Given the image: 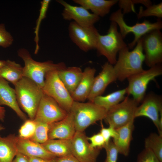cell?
Listing matches in <instances>:
<instances>
[{"label": "cell", "instance_id": "cell-1", "mask_svg": "<svg viewBox=\"0 0 162 162\" xmlns=\"http://www.w3.org/2000/svg\"><path fill=\"white\" fill-rule=\"evenodd\" d=\"M129 49L127 46L118 52V58L113 66L117 79L120 81L144 70L142 64L145 61V56L141 39L133 50L130 51Z\"/></svg>", "mask_w": 162, "mask_h": 162}, {"label": "cell", "instance_id": "cell-2", "mask_svg": "<svg viewBox=\"0 0 162 162\" xmlns=\"http://www.w3.org/2000/svg\"><path fill=\"white\" fill-rule=\"evenodd\" d=\"M14 86L20 107L27 114L30 119L34 120L44 94L42 88L33 81L25 77Z\"/></svg>", "mask_w": 162, "mask_h": 162}, {"label": "cell", "instance_id": "cell-3", "mask_svg": "<svg viewBox=\"0 0 162 162\" xmlns=\"http://www.w3.org/2000/svg\"><path fill=\"white\" fill-rule=\"evenodd\" d=\"M18 56L24 61L23 77L31 80L42 88L46 74L53 70H59L67 67L63 62L54 63L51 61L43 62H37L32 57L28 51L26 49L21 48L17 51Z\"/></svg>", "mask_w": 162, "mask_h": 162}, {"label": "cell", "instance_id": "cell-4", "mask_svg": "<svg viewBox=\"0 0 162 162\" xmlns=\"http://www.w3.org/2000/svg\"><path fill=\"white\" fill-rule=\"evenodd\" d=\"M107 111L93 102L74 101L70 112L72 113L76 131L83 132L97 122L104 119Z\"/></svg>", "mask_w": 162, "mask_h": 162}, {"label": "cell", "instance_id": "cell-5", "mask_svg": "<svg viewBox=\"0 0 162 162\" xmlns=\"http://www.w3.org/2000/svg\"><path fill=\"white\" fill-rule=\"evenodd\" d=\"M127 46L128 45L118 30L117 24L111 22L107 34L99 35L96 49L100 55L105 57L107 62L113 65L116 62L117 53Z\"/></svg>", "mask_w": 162, "mask_h": 162}, {"label": "cell", "instance_id": "cell-6", "mask_svg": "<svg viewBox=\"0 0 162 162\" xmlns=\"http://www.w3.org/2000/svg\"><path fill=\"white\" fill-rule=\"evenodd\" d=\"M124 14L121 9H119L112 13L110 17L111 22L116 23L120 29V32L124 39L127 35L132 33L134 36L133 40L128 44L129 49H132L141 37L146 34L154 30H160L162 28V21L161 19H158L154 22L145 20L141 23L130 26L127 24L124 18Z\"/></svg>", "mask_w": 162, "mask_h": 162}, {"label": "cell", "instance_id": "cell-7", "mask_svg": "<svg viewBox=\"0 0 162 162\" xmlns=\"http://www.w3.org/2000/svg\"><path fill=\"white\" fill-rule=\"evenodd\" d=\"M58 71L52 70L46 74L42 89L44 94L53 98L62 108L69 113L74 101L59 78Z\"/></svg>", "mask_w": 162, "mask_h": 162}, {"label": "cell", "instance_id": "cell-8", "mask_svg": "<svg viewBox=\"0 0 162 162\" xmlns=\"http://www.w3.org/2000/svg\"><path fill=\"white\" fill-rule=\"evenodd\" d=\"M162 74V66L159 64L130 76L127 78L128 84L126 88L127 94L131 95L133 98L139 104L146 95L149 82Z\"/></svg>", "mask_w": 162, "mask_h": 162}, {"label": "cell", "instance_id": "cell-9", "mask_svg": "<svg viewBox=\"0 0 162 162\" xmlns=\"http://www.w3.org/2000/svg\"><path fill=\"white\" fill-rule=\"evenodd\" d=\"M139 105L133 98L126 97L107 111L104 120L109 126L118 128L134 120L135 112Z\"/></svg>", "mask_w": 162, "mask_h": 162}, {"label": "cell", "instance_id": "cell-10", "mask_svg": "<svg viewBox=\"0 0 162 162\" xmlns=\"http://www.w3.org/2000/svg\"><path fill=\"white\" fill-rule=\"evenodd\" d=\"M68 29L70 39L81 50L87 52L96 49L100 34L94 26L84 27L72 21L70 23Z\"/></svg>", "mask_w": 162, "mask_h": 162}, {"label": "cell", "instance_id": "cell-11", "mask_svg": "<svg viewBox=\"0 0 162 162\" xmlns=\"http://www.w3.org/2000/svg\"><path fill=\"white\" fill-rule=\"evenodd\" d=\"M145 62L151 68L162 62V33L160 30H152L141 38Z\"/></svg>", "mask_w": 162, "mask_h": 162}, {"label": "cell", "instance_id": "cell-12", "mask_svg": "<svg viewBox=\"0 0 162 162\" xmlns=\"http://www.w3.org/2000/svg\"><path fill=\"white\" fill-rule=\"evenodd\" d=\"M137 107L135 113V118L144 116L149 118L157 128L158 134L162 135V126L160 119L162 117V100L160 96L153 93L146 95Z\"/></svg>", "mask_w": 162, "mask_h": 162}, {"label": "cell", "instance_id": "cell-13", "mask_svg": "<svg viewBox=\"0 0 162 162\" xmlns=\"http://www.w3.org/2000/svg\"><path fill=\"white\" fill-rule=\"evenodd\" d=\"M68 113L53 98L44 93L34 120L50 124L63 119Z\"/></svg>", "mask_w": 162, "mask_h": 162}, {"label": "cell", "instance_id": "cell-14", "mask_svg": "<svg viewBox=\"0 0 162 162\" xmlns=\"http://www.w3.org/2000/svg\"><path fill=\"white\" fill-rule=\"evenodd\" d=\"M72 155L80 162H96L100 149L92 148L83 132L76 131L70 140Z\"/></svg>", "mask_w": 162, "mask_h": 162}, {"label": "cell", "instance_id": "cell-15", "mask_svg": "<svg viewBox=\"0 0 162 162\" xmlns=\"http://www.w3.org/2000/svg\"><path fill=\"white\" fill-rule=\"evenodd\" d=\"M56 1L64 7L62 16L65 20L74 21L82 27H89L94 26L100 17L89 12L82 6L71 5L63 0Z\"/></svg>", "mask_w": 162, "mask_h": 162}, {"label": "cell", "instance_id": "cell-16", "mask_svg": "<svg viewBox=\"0 0 162 162\" xmlns=\"http://www.w3.org/2000/svg\"><path fill=\"white\" fill-rule=\"evenodd\" d=\"M117 80L113 66L108 62H106L102 66L101 72L95 77L92 87L87 99L89 102H93L96 97L103 94L110 84Z\"/></svg>", "mask_w": 162, "mask_h": 162}, {"label": "cell", "instance_id": "cell-17", "mask_svg": "<svg viewBox=\"0 0 162 162\" xmlns=\"http://www.w3.org/2000/svg\"><path fill=\"white\" fill-rule=\"evenodd\" d=\"M76 132L73 116L70 112L63 119L49 124L48 139L70 140Z\"/></svg>", "mask_w": 162, "mask_h": 162}, {"label": "cell", "instance_id": "cell-18", "mask_svg": "<svg viewBox=\"0 0 162 162\" xmlns=\"http://www.w3.org/2000/svg\"><path fill=\"white\" fill-rule=\"evenodd\" d=\"M2 105L11 108L23 121H25L28 119L27 116L18 104L14 89L10 86L7 81L0 77V106Z\"/></svg>", "mask_w": 162, "mask_h": 162}, {"label": "cell", "instance_id": "cell-19", "mask_svg": "<svg viewBox=\"0 0 162 162\" xmlns=\"http://www.w3.org/2000/svg\"><path fill=\"white\" fill-rule=\"evenodd\" d=\"M16 146L18 152L28 157H34L53 160L56 157L46 150L41 144L29 139H24L17 136Z\"/></svg>", "mask_w": 162, "mask_h": 162}, {"label": "cell", "instance_id": "cell-20", "mask_svg": "<svg viewBox=\"0 0 162 162\" xmlns=\"http://www.w3.org/2000/svg\"><path fill=\"white\" fill-rule=\"evenodd\" d=\"M96 72L94 68L88 67L85 69L80 83L71 94L74 101L84 102L87 99L92 87Z\"/></svg>", "mask_w": 162, "mask_h": 162}, {"label": "cell", "instance_id": "cell-21", "mask_svg": "<svg viewBox=\"0 0 162 162\" xmlns=\"http://www.w3.org/2000/svg\"><path fill=\"white\" fill-rule=\"evenodd\" d=\"M134 120L127 124L116 129V137L113 139V142L119 153L128 156L129 153L132 133L134 129Z\"/></svg>", "mask_w": 162, "mask_h": 162}, {"label": "cell", "instance_id": "cell-22", "mask_svg": "<svg viewBox=\"0 0 162 162\" xmlns=\"http://www.w3.org/2000/svg\"><path fill=\"white\" fill-rule=\"evenodd\" d=\"M76 3L100 17L107 14L111 8L118 2L117 0H74Z\"/></svg>", "mask_w": 162, "mask_h": 162}, {"label": "cell", "instance_id": "cell-23", "mask_svg": "<svg viewBox=\"0 0 162 162\" xmlns=\"http://www.w3.org/2000/svg\"><path fill=\"white\" fill-rule=\"evenodd\" d=\"M58 76L70 94L75 91L83 75L82 69L77 66L66 67L58 71Z\"/></svg>", "mask_w": 162, "mask_h": 162}, {"label": "cell", "instance_id": "cell-24", "mask_svg": "<svg viewBox=\"0 0 162 162\" xmlns=\"http://www.w3.org/2000/svg\"><path fill=\"white\" fill-rule=\"evenodd\" d=\"M17 138L13 134L4 137L0 135V162H13L18 152Z\"/></svg>", "mask_w": 162, "mask_h": 162}, {"label": "cell", "instance_id": "cell-25", "mask_svg": "<svg viewBox=\"0 0 162 162\" xmlns=\"http://www.w3.org/2000/svg\"><path fill=\"white\" fill-rule=\"evenodd\" d=\"M41 145L46 150L56 157L72 155L70 140L48 139Z\"/></svg>", "mask_w": 162, "mask_h": 162}, {"label": "cell", "instance_id": "cell-26", "mask_svg": "<svg viewBox=\"0 0 162 162\" xmlns=\"http://www.w3.org/2000/svg\"><path fill=\"white\" fill-rule=\"evenodd\" d=\"M0 77L14 85L23 77V67L14 61L8 60L0 68Z\"/></svg>", "mask_w": 162, "mask_h": 162}, {"label": "cell", "instance_id": "cell-27", "mask_svg": "<svg viewBox=\"0 0 162 162\" xmlns=\"http://www.w3.org/2000/svg\"><path fill=\"white\" fill-rule=\"evenodd\" d=\"M127 94L126 88L116 91L105 96L96 97L93 102L107 111L123 101Z\"/></svg>", "mask_w": 162, "mask_h": 162}, {"label": "cell", "instance_id": "cell-28", "mask_svg": "<svg viewBox=\"0 0 162 162\" xmlns=\"http://www.w3.org/2000/svg\"><path fill=\"white\" fill-rule=\"evenodd\" d=\"M144 146L145 148L151 150L162 162V135L152 133L145 139Z\"/></svg>", "mask_w": 162, "mask_h": 162}, {"label": "cell", "instance_id": "cell-29", "mask_svg": "<svg viewBox=\"0 0 162 162\" xmlns=\"http://www.w3.org/2000/svg\"><path fill=\"white\" fill-rule=\"evenodd\" d=\"M50 2V0H43L40 2L41 7L39 10V14L37 20L34 32L35 34L34 40L36 44L34 51V54H35L38 53L39 49L38 43L39 41V32L40 26L42 20L46 17V13Z\"/></svg>", "mask_w": 162, "mask_h": 162}, {"label": "cell", "instance_id": "cell-30", "mask_svg": "<svg viewBox=\"0 0 162 162\" xmlns=\"http://www.w3.org/2000/svg\"><path fill=\"white\" fill-rule=\"evenodd\" d=\"M35 122L36 127L34 133L29 140L32 141L42 144L48 140V132L49 124L40 122Z\"/></svg>", "mask_w": 162, "mask_h": 162}, {"label": "cell", "instance_id": "cell-31", "mask_svg": "<svg viewBox=\"0 0 162 162\" xmlns=\"http://www.w3.org/2000/svg\"><path fill=\"white\" fill-rule=\"evenodd\" d=\"M150 16L156 17L158 19L162 18V2L157 4H152L144 9L142 6L140 7L137 14L138 19Z\"/></svg>", "mask_w": 162, "mask_h": 162}, {"label": "cell", "instance_id": "cell-32", "mask_svg": "<svg viewBox=\"0 0 162 162\" xmlns=\"http://www.w3.org/2000/svg\"><path fill=\"white\" fill-rule=\"evenodd\" d=\"M118 3L120 9H121L124 14L132 11L135 12L134 8L135 4L140 3L146 7L152 4V3L151 1L147 0H118Z\"/></svg>", "mask_w": 162, "mask_h": 162}, {"label": "cell", "instance_id": "cell-33", "mask_svg": "<svg viewBox=\"0 0 162 162\" xmlns=\"http://www.w3.org/2000/svg\"><path fill=\"white\" fill-rule=\"evenodd\" d=\"M36 123L34 120L27 119L19 130L18 137L24 139H30L33 136L36 128Z\"/></svg>", "mask_w": 162, "mask_h": 162}, {"label": "cell", "instance_id": "cell-34", "mask_svg": "<svg viewBox=\"0 0 162 162\" xmlns=\"http://www.w3.org/2000/svg\"><path fill=\"white\" fill-rule=\"evenodd\" d=\"M14 41L13 36L6 30L4 24H0V46L4 48L9 47Z\"/></svg>", "mask_w": 162, "mask_h": 162}, {"label": "cell", "instance_id": "cell-35", "mask_svg": "<svg viewBox=\"0 0 162 162\" xmlns=\"http://www.w3.org/2000/svg\"><path fill=\"white\" fill-rule=\"evenodd\" d=\"M104 148L106 153V158L104 162H117L119 152L113 141L110 140Z\"/></svg>", "mask_w": 162, "mask_h": 162}, {"label": "cell", "instance_id": "cell-36", "mask_svg": "<svg viewBox=\"0 0 162 162\" xmlns=\"http://www.w3.org/2000/svg\"><path fill=\"white\" fill-rule=\"evenodd\" d=\"M136 162H161L150 150L145 148L137 156Z\"/></svg>", "mask_w": 162, "mask_h": 162}, {"label": "cell", "instance_id": "cell-37", "mask_svg": "<svg viewBox=\"0 0 162 162\" xmlns=\"http://www.w3.org/2000/svg\"><path fill=\"white\" fill-rule=\"evenodd\" d=\"M87 139L90 141V145L92 148H98L101 149L104 148L106 144L104 138L100 132L90 137L87 136Z\"/></svg>", "mask_w": 162, "mask_h": 162}, {"label": "cell", "instance_id": "cell-38", "mask_svg": "<svg viewBox=\"0 0 162 162\" xmlns=\"http://www.w3.org/2000/svg\"><path fill=\"white\" fill-rule=\"evenodd\" d=\"M101 127L100 132L104 138L106 144L109 142L111 138L114 139L117 136V133L116 129L112 127L109 126L108 128H105L102 122L101 123Z\"/></svg>", "mask_w": 162, "mask_h": 162}, {"label": "cell", "instance_id": "cell-39", "mask_svg": "<svg viewBox=\"0 0 162 162\" xmlns=\"http://www.w3.org/2000/svg\"><path fill=\"white\" fill-rule=\"evenodd\" d=\"M56 162H80L73 155L62 157H56Z\"/></svg>", "mask_w": 162, "mask_h": 162}, {"label": "cell", "instance_id": "cell-40", "mask_svg": "<svg viewBox=\"0 0 162 162\" xmlns=\"http://www.w3.org/2000/svg\"><path fill=\"white\" fill-rule=\"evenodd\" d=\"M13 162H30L27 156L18 152Z\"/></svg>", "mask_w": 162, "mask_h": 162}, {"label": "cell", "instance_id": "cell-41", "mask_svg": "<svg viewBox=\"0 0 162 162\" xmlns=\"http://www.w3.org/2000/svg\"><path fill=\"white\" fill-rule=\"evenodd\" d=\"M30 162H56V158L53 160H48L40 158L28 157Z\"/></svg>", "mask_w": 162, "mask_h": 162}, {"label": "cell", "instance_id": "cell-42", "mask_svg": "<svg viewBox=\"0 0 162 162\" xmlns=\"http://www.w3.org/2000/svg\"><path fill=\"white\" fill-rule=\"evenodd\" d=\"M6 111L4 107L0 106V120L3 122L5 118Z\"/></svg>", "mask_w": 162, "mask_h": 162}, {"label": "cell", "instance_id": "cell-43", "mask_svg": "<svg viewBox=\"0 0 162 162\" xmlns=\"http://www.w3.org/2000/svg\"><path fill=\"white\" fill-rule=\"evenodd\" d=\"M6 63V61L0 60V68L4 66Z\"/></svg>", "mask_w": 162, "mask_h": 162}, {"label": "cell", "instance_id": "cell-44", "mask_svg": "<svg viewBox=\"0 0 162 162\" xmlns=\"http://www.w3.org/2000/svg\"><path fill=\"white\" fill-rule=\"evenodd\" d=\"M5 128L2 124H0V131L4 130Z\"/></svg>", "mask_w": 162, "mask_h": 162}]
</instances>
